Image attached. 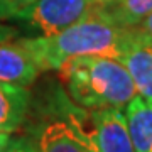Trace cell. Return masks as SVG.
Masks as SVG:
<instances>
[{"label": "cell", "mask_w": 152, "mask_h": 152, "mask_svg": "<svg viewBox=\"0 0 152 152\" xmlns=\"http://www.w3.org/2000/svg\"><path fill=\"white\" fill-rule=\"evenodd\" d=\"M132 39V27H122L98 10L48 37H20L41 71L58 69L61 63L76 56L118 58Z\"/></svg>", "instance_id": "1"}, {"label": "cell", "mask_w": 152, "mask_h": 152, "mask_svg": "<svg viewBox=\"0 0 152 152\" xmlns=\"http://www.w3.org/2000/svg\"><path fill=\"white\" fill-rule=\"evenodd\" d=\"M56 71L69 98L86 110L125 108L137 95L129 71L117 58L76 56Z\"/></svg>", "instance_id": "2"}, {"label": "cell", "mask_w": 152, "mask_h": 152, "mask_svg": "<svg viewBox=\"0 0 152 152\" xmlns=\"http://www.w3.org/2000/svg\"><path fill=\"white\" fill-rule=\"evenodd\" d=\"M98 0H34L12 20L19 22L27 37H48L90 15Z\"/></svg>", "instance_id": "3"}, {"label": "cell", "mask_w": 152, "mask_h": 152, "mask_svg": "<svg viewBox=\"0 0 152 152\" xmlns=\"http://www.w3.org/2000/svg\"><path fill=\"white\" fill-rule=\"evenodd\" d=\"M91 140L98 152H135L122 108H98L90 115Z\"/></svg>", "instance_id": "4"}, {"label": "cell", "mask_w": 152, "mask_h": 152, "mask_svg": "<svg viewBox=\"0 0 152 152\" xmlns=\"http://www.w3.org/2000/svg\"><path fill=\"white\" fill-rule=\"evenodd\" d=\"M36 145L37 152H88L91 135L83 129L76 115H69L44 125Z\"/></svg>", "instance_id": "5"}, {"label": "cell", "mask_w": 152, "mask_h": 152, "mask_svg": "<svg viewBox=\"0 0 152 152\" xmlns=\"http://www.w3.org/2000/svg\"><path fill=\"white\" fill-rule=\"evenodd\" d=\"M41 73L37 61L19 41L0 42V81L29 86Z\"/></svg>", "instance_id": "6"}, {"label": "cell", "mask_w": 152, "mask_h": 152, "mask_svg": "<svg viewBox=\"0 0 152 152\" xmlns=\"http://www.w3.org/2000/svg\"><path fill=\"white\" fill-rule=\"evenodd\" d=\"M117 59L129 71L137 95L152 100V44L139 37L132 29V39Z\"/></svg>", "instance_id": "7"}, {"label": "cell", "mask_w": 152, "mask_h": 152, "mask_svg": "<svg viewBox=\"0 0 152 152\" xmlns=\"http://www.w3.org/2000/svg\"><path fill=\"white\" fill-rule=\"evenodd\" d=\"M124 113L135 152H152V100L135 95Z\"/></svg>", "instance_id": "8"}, {"label": "cell", "mask_w": 152, "mask_h": 152, "mask_svg": "<svg viewBox=\"0 0 152 152\" xmlns=\"http://www.w3.org/2000/svg\"><path fill=\"white\" fill-rule=\"evenodd\" d=\"M29 102L31 93L26 86L0 81V130H17L27 115Z\"/></svg>", "instance_id": "9"}, {"label": "cell", "mask_w": 152, "mask_h": 152, "mask_svg": "<svg viewBox=\"0 0 152 152\" xmlns=\"http://www.w3.org/2000/svg\"><path fill=\"white\" fill-rule=\"evenodd\" d=\"M98 10L122 27H134L152 12V0H107Z\"/></svg>", "instance_id": "10"}, {"label": "cell", "mask_w": 152, "mask_h": 152, "mask_svg": "<svg viewBox=\"0 0 152 152\" xmlns=\"http://www.w3.org/2000/svg\"><path fill=\"white\" fill-rule=\"evenodd\" d=\"M34 0H0V22L2 20H12L14 17L31 5Z\"/></svg>", "instance_id": "11"}, {"label": "cell", "mask_w": 152, "mask_h": 152, "mask_svg": "<svg viewBox=\"0 0 152 152\" xmlns=\"http://www.w3.org/2000/svg\"><path fill=\"white\" fill-rule=\"evenodd\" d=\"M5 152H37V145L31 139L20 137V139H12Z\"/></svg>", "instance_id": "12"}, {"label": "cell", "mask_w": 152, "mask_h": 152, "mask_svg": "<svg viewBox=\"0 0 152 152\" xmlns=\"http://www.w3.org/2000/svg\"><path fill=\"white\" fill-rule=\"evenodd\" d=\"M132 29L135 31V34L139 37L145 39L147 42L152 44V12L145 17V19H142L137 26H134Z\"/></svg>", "instance_id": "13"}, {"label": "cell", "mask_w": 152, "mask_h": 152, "mask_svg": "<svg viewBox=\"0 0 152 152\" xmlns=\"http://www.w3.org/2000/svg\"><path fill=\"white\" fill-rule=\"evenodd\" d=\"M17 37V31L10 26H4V24H0V42H4V41H10V39Z\"/></svg>", "instance_id": "14"}, {"label": "cell", "mask_w": 152, "mask_h": 152, "mask_svg": "<svg viewBox=\"0 0 152 152\" xmlns=\"http://www.w3.org/2000/svg\"><path fill=\"white\" fill-rule=\"evenodd\" d=\"M10 140H12V132L0 130V152H5V149L9 147Z\"/></svg>", "instance_id": "15"}, {"label": "cell", "mask_w": 152, "mask_h": 152, "mask_svg": "<svg viewBox=\"0 0 152 152\" xmlns=\"http://www.w3.org/2000/svg\"><path fill=\"white\" fill-rule=\"evenodd\" d=\"M88 152H98V149L95 147V144H93V140H91V145H90V149H88Z\"/></svg>", "instance_id": "16"}, {"label": "cell", "mask_w": 152, "mask_h": 152, "mask_svg": "<svg viewBox=\"0 0 152 152\" xmlns=\"http://www.w3.org/2000/svg\"><path fill=\"white\" fill-rule=\"evenodd\" d=\"M98 2H100V4H102V2H107V0H98Z\"/></svg>", "instance_id": "17"}]
</instances>
